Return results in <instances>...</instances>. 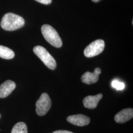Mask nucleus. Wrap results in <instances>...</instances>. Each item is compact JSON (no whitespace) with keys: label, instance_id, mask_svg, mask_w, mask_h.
<instances>
[{"label":"nucleus","instance_id":"nucleus-8","mask_svg":"<svg viewBox=\"0 0 133 133\" xmlns=\"http://www.w3.org/2000/svg\"><path fill=\"white\" fill-rule=\"evenodd\" d=\"M133 109L128 108L122 109L114 116V120L118 123H124L133 118Z\"/></svg>","mask_w":133,"mask_h":133},{"label":"nucleus","instance_id":"nucleus-5","mask_svg":"<svg viewBox=\"0 0 133 133\" xmlns=\"http://www.w3.org/2000/svg\"><path fill=\"white\" fill-rule=\"evenodd\" d=\"M105 42L102 39H97L91 43L84 51L86 57H94L102 52L105 48Z\"/></svg>","mask_w":133,"mask_h":133},{"label":"nucleus","instance_id":"nucleus-13","mask_svg":"<svg viewBox=\"0 0 133 133\" xmlns=\"http://www.w3.org/2000/svg\"><path fill=\"white\" fill-rule=\"evenodd\" d=\"M111 86L117 90H122L125 87V84L123 82H120L117 80H114L112 81Z\"/></svg>","mask_w":133,"mask_h":133},{"label":"nucleus","instance_id":"nucleus-17","mask_svg":"<svg viewBox=\"0 0 133 133\" xmlns=\"http://www.w3.org/2000/svg\"><path fill=\"white\" fill-rule=\"evenodd\" d=\"M0 117H1V115H0Z\"/></svg>","mask_w":133,"mask_h":133},{"label":"nucleus","instance_id":"nucleus-6","mask_svg":"<svg viewBox=\"0 0 133 133\" xmlns=\"http://www.w3.org/2000/svg\"><path fill=\"white\" fill-rule=\"evenodd\" d=\"M66 120L69 122L78 126H86L90 122V119L89 117L81 114L69 116L67 117Z\"/></svg>","mask_w":133,"mask_h":133},{"label":"nucleus","instance_id":"nucleus-1","mask_svg":"<svg viewBox=\"0 0 133 133\" xmlns=\"http://www.w3.org/2000/svg\"><path fill=\"white\" fill-rule=\"evenodd\" d=\"M25 24L24 19L12 13H7L2 18L1 25L6 31H14L22 28Z\"/></svg>","mask_w":133,"mask_h":133},{"label":"nucleus","instance_id":"nucleus-4","mask_svg":"<svg viewBox=\"0 0 133 133\" xmlns=\"http://www.w3.org/2000/svg\"><path fill=\"white\" fill-rule=\"evenodd\" d=\"M51 101L47 93H43L36 104V112L39 116L46 114L51 107Z\"/></svg>","mask_w":133,"mask_h":133},{"label":"nucleus","instance_id":"nucleus-10","mask_svg":"<svg viewBox=\"0 0 133 133\" xmlns=\"http://www.w3.org/2000/svg\"><path fill=\"white\" fill-rule=\"evenodd\" d=\"M16 84L13 81H5L0 86V98H4L10 95L14 90Z\"/></svg>","mask_w":133,"mask_h":133},{"label":"nucleus","instance_id":"nucleus-12","mask_svg":"<svg viewBox=\"0 0 133 133\" xmlns=\"http://www.w3.org/2000/svg\"><path fill=\"white\" fill-rule=\"evenodd\" d=\"M11 133H28L26 124L22 122L16 124L11 130Z\"/></svg>","mask_w":133,"mask_h":133},{"label":"nucleus","instance_id":"nucleus-7","mask_svg":"<svg viewBox=\"0 0 133 133\" xmlns=\"http://www.w3.org/2000/svg\"><path fill=\"white\" fill-rule=\"evenodd\" d=\"M101 73L100 68H96L93 72L87 71L85 72L81 78L83 83L87 84H92L97 82L99 79V76Z\"/></svg>","mask_w":133,"mask_h":133},{"label":"nucleus","instance_id":"nucleus-15","mask_svg":"<svg viewBox=\"0 0 133 133\" xmlns=\"http://www.w3.org/2000/svg\"><path fill=\"white\" fill-rule=\"evenodd\" d=\"M52 133H74L70 131H66V130H58Z\"/></svg>","mask_w":133,"mask_h":133},{"label":"nucleus","instance_id":"nucleus-2","mask_svg":"<svg viewBox=\"0 0 133 133\" xmlns=\"http://www.w3.org/2000/svg\"><path fill=\"white\" fill-rule=\"evenodd\" d=\"M43 36L48 43L56 48H61L62 45V39L56 30L49 25H43L42 27Z\"/></svg>","mask_w":133,"mask_h":133},{"label":"nucleus","instance_id":"nucleus-16","mask_svg":"<svg viewBox=\"0 0 133 133\" xmlns=\"http://www.w3.org/2000/svg\"><path fill=\"white\" fill-rule=\"evenodd\" d=\"M93 2H99L101 0H92Z\"/></svg>","mask_w":133,"mask_h":133},{"label":"nucleus","instance_id":"nucleus-11","mask_svg":"<svg viewBox=\"0 0 133 133\" xmlns=\"http://www.w3.org/2000/svg\"><path fill=\"white\" fill-rule=\"evenodd\" d=\"M14 52L9 48L0 45V57L5 59H11L14 57Z\"/></svg>","mask_w":133,"mask_h":133},{"label":"nucleus","instance_id":"nucleus-3","mask_svg":"<svg viewBox=\"0 0 133 133\" xmlns=\"http://www.w3.org/2000/svg\"><path fill=\"white\" fill-rule=\"evenodd\" d=\"M34 52L42 61L44 65L50 70H54L57 66V63L54 58L47 50L41 46L34 48Z\"/></svg>","mask_w":133,"mask_h":133},{"label":"nucleus","instance_id":"nucleus-14","mask_svg":"<svg viewBox=\"0 0 133 133\" xmlns=\"http://www.w3.org/2000/svg\"><path fill=\"white\" fill-rule=\"evenodd\" d=\"M40 3L44 5H49L52 2V0H35Z\"/></svg>","mask_w":133,"mask_h":133},{"label":"nucleus","instance_id":"nucleus-9","mask_svg":"<svg viewBox=\"0 0 133 133\" xmlns=\"http://www.w3.org/2000/svg\"><path fill=\"white\" fill-rule=\"evenodd\" d=\"M102 98L103 95L101 93L95 96H88L83 100V105L86 108L94 109Z\"/></svg>","mask_w":133,"mask_h":133}]
</instances>
